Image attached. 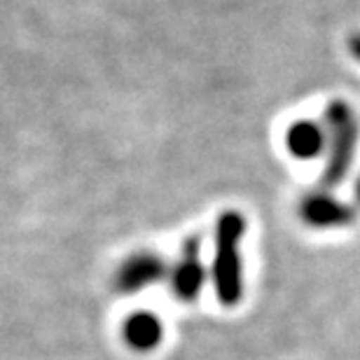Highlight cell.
Segmentation results:
<instances>
[{"instance_id": "obj_3", "label": "cell", "mask_w": 360, "mask_h": 360, "mask_svg": "<svg viewBox=\"0 0 360 360\" xmlns=\"http://www.w3.org/2000/svg\"><path fill=\"white\" fill-rule=\"evenodd\" d=\"M164 274H167V262L157 253L141 250V253H134L120 264V269L115 271L112 288L122 295H136L146 290L148 285L162 281Z\"/></svg>"}, {"instance_id": "obj_1", "label": "cell", "mask_w": 360, "mask_h": 360, "mask_svg": "<svg viewBox=\"0 0 360 360\" xmlns=\"http://www.w3.org/2000/svg\"><path fill=\"white\" fill-rule=\"evenodd\" d=\"M246 232V220L241 213L225 211L215 225V260H213V288L225 307L239 304L243 295V262L241 239Z\"/></svg>"}, {"instance_id": "obj_7", "label": "cell", "mask_w": 360, "mask_h": 360, "mask_svg": "<svg viewBox=\"0 0 360 360\" xmlns=\"http://www.w3.org/2000/svg\"><path fill=\"white\" fill-rule=\"evenodd\" d=\"M285 148L295 160H316L326 150V129L311 120H300L288 127Z\"/></svg>"}, {"instance_id": "obj_4", "label": "cell", "mask_w": 360, "mask_h": 360, "mask_svg": "<svg viewBox=\"0 0 360 360\" xmlns=\"http://www.w3.org/2000/svg\"><path fill=\"white\" fill-rule=\"evenodd\" d=\"M204 281L206 269L201 262V241L192 236L185 241L176 267L171 271V290L180 302H194L201 295Z\"/></svg>"}, {"instance_id": "obj_5", "label": "cell", "mask_w": 360, "mask_h": 360, "mask_svg": "<svg viewBox=\"0 0 360 360\" xmlns=\"http://www.w3.org/2000/svg\"><path fill=\"white\" fill-rule=\"evenodd\" d=\"M300 218L307 222L309 227L328 229V227H344L351 225L356 218L354 208L337 201L333 194L314 192L302 199L300 204Z\"/></svg>"}, {"instance_id": "obj_2", "label": "cell", "mask_w": 360, "mask_h": 360, "mask_svg": "<svg viewBox=\"0 0 360 360\" xmlns=\"http://www.w3.org/2000/svg\"><path fill=\"white\" fill-rule=\"evenodd\" d=\"M326 127L330 134V157L323 169L321 183L326 187L340 185L354 164L358 143V122L354 110L344 101H333L326 108Z\"/></svg>"}, {"instance_id": "obj_6", "label": "cell", "mask_w": 360, "mask_h": 360, "mask_svg": "<svg viewBox=\"0 0 360 360\" xmlns=\"http://www.w3.org/2000/svg\"><path fill=\"white\" fill-rule=\"evenodd\" d=\"M122 335H124V342L129 349L139 351V354H148V351L160 347V342L164 337V326H162L160 316H155L150 311H139V314H131L124 321Z\"/></svg>"}, {"instance_id": "obj_9", "label": "cell", "mask_w": 360, "mask_h": 360, "mask_svg": "<svg viewBox=\"0 0 360 360\" xmlns=\"http://www.w3.org/2000/svg\"><path fill=\"white\" fill-rule=\"evenodd\" d=\"M356 199H358V204H360V178H358V183H356Z\"/></svg>"}, {"instance_id": "obj_8", "label": "cell", "mask_w": 360, "mask_h": 360, "mask_svg": "<svg viewBox=\"0 0 360 360\" xmlns=\"http://www.w3.org/2000/svg\"><path fill=\"white\" fill-rule=\"evenodd\" d=\"M351 54L360 61V35H356V38L351 40Z\"/></svg>"}]
</instances>
